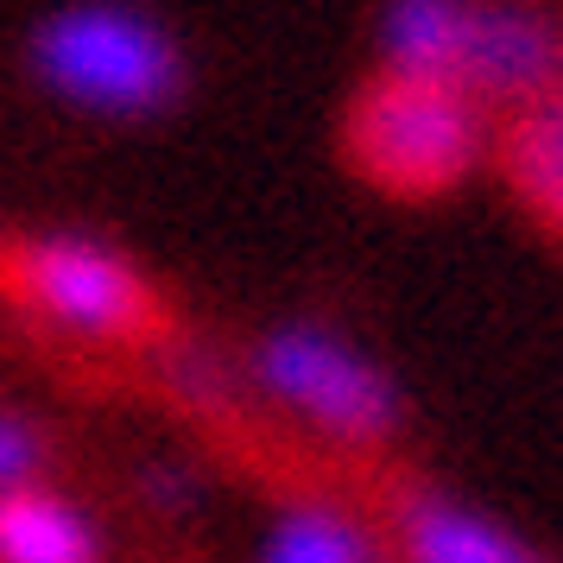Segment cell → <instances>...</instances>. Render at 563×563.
Segmentation results:
<instances>
[{
  "mask_svg": "<svg viewBox=\"0 0 563 563\" xmlns=\"http://www.w3.org/2000/svg\"><path fill=\"white\" fill-rule=\"evenodd\" d=\"M0 298L32 317L38 330L89 349H128L153 355L178 335L172 298L153 285L146 266H133L114 241L70 229L7 234L0 241Z\"/></svg>",
  "mask_w": 563,
  "mask_h": 563,
  "instance_id": "1",
  "label": "cell"
},
{
  "mask_svg": "<svg viewBox=\"0 0 563 563\" xmlns=\"http://www.w3.org/2000/svg\"><path fill=\"white\" fill-rule=\"evenodd\" d=\"M487 108L456 82L374 70L342 108V165L393 203H437L487 158Z\"/></svg>",
  "mask_w": 563,
  "mask_h": 563,
  "instance_id": "2",
  "label": "cell"
},
{
  "mask_svg": "<svg viewBox=\"0 0 563 563\" xmlns=\"http://www.w3.org/2000/svg\"><path fill=\"white\" fill-rule=\"evenodd\" d=\"M32 64H38V82L57 89L64 102L114 114V121L158 114L184 89V52L172 45V32L114 0L45 20L32 38Z\"/></svg>",
  "mask_w": 563,
  "mask_h": 563,
  "instance_id": "3",
  "label": "cell"
},
{
  "mask_svg": "<svg viewBox=\"0 0 563 563\" xmlns=\"http://www.w3.org/2000/svg\"><path fill=\"white\" fill-rule=\"evenodd\" d=\"M247 374L266 399H279L285 411H298L305 424L355 450H380L406 424V399L386 380L380 361H367L355 342L317 330V323L266 330L247 355Z\"/></svg>",
  "mask_w": 563,
  "mask_h": 563,
  "instance_id": "4",
  "label": "cell"
},
{
  "mask_svg": "<svg viewBox=\"0 0 563 563\" xmlns=\"http://www.w3.org/2000/svg\"><path fill=\"white\" fill-rule=\"evenodd\" d=\"M437 82H456L487 114L532 108L563 89V26L512 0H456Z\"/></svg>",
  "mask_w": 563,
  "mask_h": 563,
  "instance_id": "5",
  "label": "cell"
},
{
  "mask_svg": "<svg viewBox=\"0 0 563 563\" xmlns=\"http://www.w3.org/2000/svg\"><path fill=\"white\" fill-rule=\"evenodd\" d=\"M393 538H399L406 563H532L538 558L532 544H519L500 519L462 507L450 494H431V487L399 494Z\"/></svg>",
  "mask_w": 563,
  "mask_h": 563,
  "instance_id": "6",
  "label": "cell"
},
{
  "mask_svg": "<svg viewBox=\"0 0 563 563\" xmlns=\"http://www.w3.org/2000/svg\"><path fill=\"white\" fill-rule=\"evenodd\" d=\"M494 165L507 178L512 203L563 247V89L532 108L500 114L494 133Z\"/></svg>",
  "mask_w": 563,
  "mask_h": 563,
  "instance_id": "7",
  "label": "cell"
},
{
  "mask_svg": "<svg viewBox=\"0 0 563 563\" xmlns=\"http://www.w3.org/2000/svg\"><path fill=\"white\" fill-rule=\"evenodd\" d=\"M0 563H108L102 526L45 482L0 494Z\"/></svg>",
  "mask_w": 563,
  "mask_h": 563,
  "instance_id": "8",
  "label": "cell"
},
{
  "mask_svg": "<svg viewBox=\"0 0 563 563\" xmlns=\"http://www.w3.org/2000/svg\"><path fill=\"white\" fill-rule=\"evenodd\" d=\"M260 563H380V544L349 512L323 507V500H298L273 519Z\"/></svg>",
  "mask_w": 563,
  "mask_h": 563,
  "instance_id": "9",
  "label": "cell"
},
{
  "mask_svg": "<svg viewBox=\"0 0 563 563\" xmlns=\"http://www.w3.org/2000/svg\"><path fill=\"white\" fill-rule=\"evenodd\" d=\"M45 456H52V443H45V431L32 424L26 411L0 406V494H7V487H26V482H38V468H45Z\"/></svg>",
  "mask_w": 563,
  "mask_h": 563,
  "instance_id": "10",
  "label": "cell"
},
{
  "mask_svg": "<svg viewBox=\"0 0 563 563\" xmlns=\"http://www.w3.org/2000/svg\"><path fill=\"white\" fill-rule=\"evenodd\" d=\"M140 494H146V507H158V512H190L203 500V482H197L190 468H178V462H153V468L140 475Z\"/></svg>",
  "mask_w": 563,
  "mask_h": 563,
  "instance_id": "11",
  "label": "cell"
},
{
  "mask_svg": "<svg viewBox=\"0 0 563 563\" xmlns=\"http://www.w3.org/2000/svg\"><path fill=\"white\" fill-rule=\"evenodd\" d=\"M532 563H538V558H532Z\"/></svg>",
  "mask_w": 563,
  "mask_h": 563,
  "instance_id": "12",
  "label": "cell"
}]
</instances>
